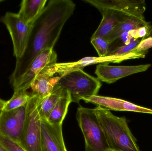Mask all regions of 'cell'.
I'll list each match as a JSON object with an SVG mask.
<instances>
[{
  "instance_id": "obj_4",
  "label": "cell",
  "mask_w": 152,
  "mask_h": 151,
  "mask_svg": "<svg viewBox=\"0 0 152 151\" xmlns=\"http://www.w3.org/2000/svg\"><path fill=\"white\" fill-rule=\"evenodd\" d=\"M76 119L85 138L86 151H108L109 146L94 109L80 106Z\"/></svg>"
},
{
  "instance_id": "obj_18",
  "label": "cell",
  "mask_w": 152,
  "mask_h": 151,
  "mask_svg": "<svg viewBox=\"0 0 152 151\" xmlns=\"http://www.w3.org/2000/svg\"><path fill=\"white\" fill-rule=\"evenodd\" d=\"M64 91V89L55 85L51 93L41 102L38 106V111L42 119L47 120Z\"/></svg>"
},
{
  "instance_id": "obj_12",
  "label": "cell",
  "mask_w": 152,
  "mask_h": 151,
  "mask_svg": "<svg viewBox=\"0 0 152 151\" xmlns=\"http://www.w3.org/2000/svg\"><path fill=\"white\" fill-rule=\"evenodd\" d=\"M41 127V151H68L63 138L62 124L53 125L42 119Z\"/></svg>"
},
{
  "instance_id": "obj_17",
  "label": "cell",
  "mask_w": 152,
  "mask_h": 151,
  "mask_svg": "<svg viewBox=\"0 0 152 151\" xmlns=\"http://www.w3.org/2000/svg\"><path fill=\"white\" fill-rule=\"evenodd\" d=\"M71 103H72V99L70 93L68 90L64 89L63 95L47 119L48 122L53 125L62 124Z\"/></svg>"
},
{
  "instance_id": "obj_21",
  "label": "cell",
  "mask_w": 152,
  "mask_h": 151,
  "mask_svg": "<svg viewBox=\"0 0 152 151\" xmlns=\"http://www.w3.org/2000/svg\"><path fill=\"white\" fill-rule=\"evenodd\" d=\"M152 33V26L150 24L147 25L139 27L136 29H134L128 33H125L127 35H128L127 40L126 44H129L130 39H134V40L139 39H145L148 37Z\"/></svg>"
},
{
  "instance_id": "obj_14",
  "label": "cell",
  "mask_w": 152,
  "mask_h": 151,
  "mask_svg": "<svg viewBox=\"0 0 152 151\" xmlns=\"http://www.w3.org/2000/svg\"><path fill=\"white\" fill-rule=\"evenodd\" d=\"M101 13L102 16V19L91 38L105 37L118 23L131 17H134L113 10L105 11Z\"/></svg>"
},
{
  "instance_id": "obj_22",
  "label": "cell",
  "mask_w": 152,
  "mask_h": 151,
  "mask_svg": "<svg viewBox=\"0 0 152 151\" xmlns=\"http://www.w3.org/2000/svg\"><path fill=\"white\" fill-rule=\"evenodd\" d=\"M141 40L139 39L135 40L126 45L120 46L116 48L109 53L108 55L115 56H123L132 52V51L136 48L140 42Z\"/></svg>"
},
{
  "instance_id": "obj_7",
  "label": "cell",
  "mask_w": 152,
  "mask_h": 151,
  "mask_svg": "<svg viewBox=\"0 0 152 151\" xmlns=\"http://www.w3.org/2000/svg\"><path fill=\"white\" fill-rule=\"evenodd\" d=\"M58 56L53 48L42 51L33 60L26 72L13 87L14 91L27 90L37 76L45 67L57 63Z\"/></svg>"
},
{
  "instance_id": "obj_11",
  "label": "cell",
  "mask_w": 152,
  "mask_h": 151,
  "mask_svg": "<svg viewBox=\"0 0 152 151\" xmlns=\"http://www.w3.org/2000/svg\"><path fill=\"white\" fill-rule=\"evenodd\" d=\"M56 64L45 67L37 76L30 86V95L44 99L51 93L61 78L60 76H55L58 71Z\"/></svg>"
},
{
  "instance_id": "obj_13",
  "label": "cell",
  "mask_w": 152,
  "mask_h": 151,
  "mask_svg": "<svg viewBox=\"0 0 152 151\" xmlns=\"http://www.w3.org/2000/svg\"><path fill=\"white\" fill-rule=\"evenodd\" d=\"M86 103H91L106 110L118 111H129L152 114V110L130 103L128 101L110 97L98 95L84 98Z\"/></svg>"
},
{
  "instance_id": "obj_6",
  "label": "cell",
  "mask_w": 152,
  "mask_h": 151,
  "mask_svg": "<svg viewBox=\"0 0 152 151\" xmlns=\"http://www.w3.org/2000/svg\"><path fill=\"white\" fill-rule=\"evenodd\" d=\"M7 27L12 40L13 56L20 58L26 48L30 34L31 25L25 23L18 13L7 12L0 19Z\"/></svg>"
},
{
  "instance_id": "obj_10",
  "label": "cell",
  "mask_w": 152,
  "mask_h": 151,
  "mask_svg": "<svg viewBox=\"0 0 152 151\" xmlns=\"http://www.w3.org/2000/svg\"><path fill=\"white\" fill-rule=\"evenodd\" d=\"M151 64L136 66H110L108 64H98L95 74L100 81L111 84L124 77L147 71Z\"/></svg>"
},
{
  "instance_id": "obj_16",
  "label": "cell",
  "mask_w": 152,
  "mask_h": 151,
  "mask_svg": "<svg viewBox=\"0 0 152 151\" xmlns=\"http://www.w3.org/2000/svg\"><path fill=\"white\" fill-rule=\"evenodd\" d=\"M47 2V0H23L18 14L25 23L32 25L41 14Z\"/></svg>"
},
{
  "instance_id": "obj_23",
  "label": "cell",
  "mask_w": 152,
  "mask_h": 151,
  "mask_svg": "<svg viewBox=\"0 0 152 151\" xmlns=\"http://www.w3.org/2000/svg\"><path fill=\"white\" fill-rule=\"evenodd\" d=\"M0 143L7 151H26L18 143L1 134Z\"/></svg>"
},
{
  "instance_id": "obj_26",
  "label": "cell",
  "mask_w": 152,
  "mask_h": 151,
  "mask_svg": "<svg viewBox=\"0 0 152 151\" xmlns=\"http://www.w3.org/2000/svg\"><path fill=\"white\" fill-rule=\"evenodd\" d=\"M0 151H7L0 143Z\"/></svg>"
},
{
  "instance_id": "obj_27",
  "label": "cell",
  "mask_w": 152,
  "mask_h": 151,
  "mask_svg": "<svg viewBox=\"0 0 152 151\" xmlns=\"http://www.w3.org/2000/svg\"><path fill=\"white\" fill-rule=\"evenodd\" d=\"M108 151H116L113 150H110V149H109V150H108Z\"/></svg>"
},
{
  "instance_id": "obj_28",
  "label": "cell",
  "mask_w": 152,
  "mask_h": 151,
  "mask_svg": "<svg viewBox=\"0 0 152 151\" xmlns=\"http://www.w3.org/2000/svg\"><path fill=\"white\" fill-rule=\"evenodd\" d=\"M3 1H4V0H0V3L2 2Z\"/></svg>"
},
{
  "instance_id": "obj_9",
  "label": "cell",
  "mask_w": 152,
  "mask_h": 151,
  "mask_svg": "<svg viewBox=\"0 0 152 151\" xmlns=\"http://www.w3.org/2000/svg\"><path fill=\"white\" fill-rule=\"evenodd\" d=\"M98 10L100 13L113 10L126 13L131 16L144 15L146 9L143 0H84Z\"/></svg>"
},
{
  "instance_id": "obj_8",
  "label": "cell",
  "mask_w": 152,
  "mask_h": 151,
  "mask_svg": "<svg viewBox=\"0 0 152 151\" xmlns=\"http://www.w3.org/2000/svg\"><path fill=\"white\" fill-rule=\"evenodd\" d=\"M26 105L3 111L0 115V134L19 142L25 123Z\"/></svg>"
},
{
  "instance_id": "obj_20",
  "label": "cell",
  "mask_w": 152,
  "mask_h": 151,
  "mask_svg": "<svg viewBox=\"0 0 152 151\" xmlns=\"http://www.w3.org/2000/svg\"><path fill=\"white\" fill-rule=\"evenodd\" d=\"M91 43L99 57H104L109 55L110 43L104 37L91 38Z\"/></svg>"
},
{
  "instance_id": "obj_24",
  "label": "cell",
  "mask_w": 152,
  "mask_h": 151,
  "mask_svg": "<svg viewBox=\"0 0 152 151\" xmlns=\"http://www.w3.org/2000/svg\"><path fill=\"white\" fill-rule=\"evenodd\" d=\"M152 48V37H149L141 40L136 47L132 52L135 53H143L147 52L146 51Z\"/></svg>"
},
{
  "instance_id": "obj_5",
  "label": "cell",
  "mask_w": 152,
  "mask_h": 151,
  "mask_svg": "<svg viewBox=\"0 0 152 151\" xmlns=\"http://www.w3.org/2000/svg\"><path fill=\"white\" fill-rule=\"evenodd\" d=\"M43 100L30 95L26 105L25 123L18 143L26 151H41L42 119L38 106Z\"/></svg>"
},
{
  "instance_id": "obj_25",
  "label": "cell",
  "mask_w": 152,
  "mask_h": 151,
  "mask_svg": "<svg viewBox=\"0 0 152 151\" xmlns=\"http://www.w3.org/2000/svg\"><path fill=\"white\" fill-rule=\"evenodd\" d=\"M5 103H6V101L0 99V115H1L2 112L3 111Z\"/></svg>"
},
{
  "instance_id": "obj_3",
  "label": "cell",
  "mask_w": 152,
  "mask_h": 151,
  "mask_svg": "<svg viewBox=\"0 0 152 151\" xmlns=\"http://www.w3.org/2000/svg\"><path fill=\"white\" fill-rule=\"evenodd\" d=\"M56 85L68 90L72 102L79 103L84 98L97 95L102 84L97 78L78 69L61 76Z\"/></svg>"
},
{
  "instance_id": "obj_2",
  "label": "cell",
  "mask_w": 152,
  "mask_h": 151,
  "mask_svg": "<svg viewBox=\"0 0 152 151\" xmlns=\"http://www.w3.org/2000/svg\"><path fill=\"white\" fill-rule=\"evenodd\" d=\"M94 109L109 149L116 151H140L125 117H117L101 106Z\"/></svg>"
},
{
  "instance_id": "obj_15",
  "label": "cell",
  "mask_w": 152,
  "mask_h": 151,
  "mask_svg": "<svg viewBox=\"0 0 152 151\" xmlns=\"http://www.w3.org/2000/svg\"><path fill=\"white\" fill-rule=\"evenodd\" d=\"M149 24L150 23L146 22L144 15L131 17L118 23L111 32L104 38L111 44L123 34L147 25Z\"/></svg>"
},
{
  "instance_id": "obj_19",
  "label": "cell",
  "mask_w": 152,
  "mask_h": 151,
  "mask_svg": "<svg viewBox=\"0 0 152 151\" xmlns=\"http://www.w3.org/2000/svg\"><path fill=\"white\" fill-rule=\"evenodd\" d=\"M30 98V93H28L27 90L14 91L11 98L6 101L3 111H10L26 106Z\"/></svg>"
},
{
  "instance_id": "obj_1",
  "label": "cell",
  "mask_w": 152,
  "mask_h": 151,
  "mask_svg": "<svg viewBox=\"0 0 152 151\" xmlns=\"http://www.w3.org/2000/svg\"><path fill=\"white\" fill-rule=\"evenodd\" d=\"M76 4L71 0H50L31 25L26 48L23 56L16 60L10 77L14 87L35 58L47 49L53 48L66 22L72 16Z\"/></svg>"
}]
</instances>
